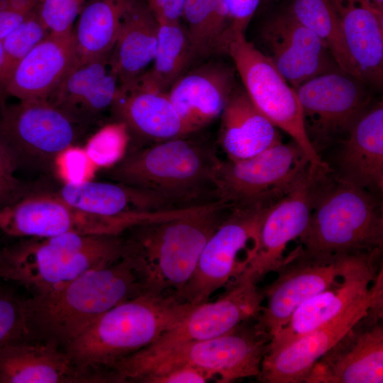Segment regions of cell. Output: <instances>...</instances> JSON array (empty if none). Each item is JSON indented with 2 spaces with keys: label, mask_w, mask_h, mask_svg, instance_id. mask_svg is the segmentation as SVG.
<instances>
[{
  "label": "cell",
  "mask_w": 383,
  "mask_h": 383,
  "mask_svg": "<svg viewBox=\"0 0 383 383\" xmlns=\"http://www.w3.org/2000/svg\"><path fill=\"white\" fill-rule=\"evenodd\" d=\"M286 11L321 40L343 71L362 79L331 0H291Z\"/></svg>",
  "instance_id": "34"
},
{
  "label": "cell",
  "mask_w": 383,
  "mask_h": 383,
  "mask_svg": "<svg viewBox=\"0 0 383 383\" xmlns=\"http://www.w3.org/2000/svg\"><path fill=\"white\" fill-rule=\"evenodd\" d=\"M147 291L138 258L131 251L118 261L90 270L50 291L24 300L35 338L64 348L106 311Z\"/></svg>",
  "instance_id": "2"
},
{
  "label": "cell",
  "mask_w": 383,
  "mask_h": 383,
  "mask_svg": "<svg viewBox=\"0 0 383 383\" xmlns=\"http://www.w3.org/2000/svg\"><path fill=\"white\" fill-rule=\"evenodd\" d=\"M382 250L359 253L333 285L302 303L271 338L267 352L277 350L336 317L370 290L382 270Z\"/></svg>",
  "instance_id": "19"
},
{
  "label": "cell",
  "mask_w": 383,
  "mask_h": 383,
  "mask_svg": "<svg viewBox=\"0 0 383 383\" xmlns=\"http://www.w3.org/2000/svg\"><path fill=\"white\" fill-rule=\"evenodd\" d=\"M312 165L293 140L282 142L248 159L222 160L215 182L219 200L230 207L270 206Z\"/></svg>",
  "instance_id": "10"
},
{
  "label": "cell",
  "mask_w": 383,
  "mask_h": 383,
  "mask_svg": "<svg viewBox=\"0 0 383 383\" xmlns=\"http://www.w3.org/2000/svg\"><path fill=\"white\" fill-rule=\"evenodd\" d=\"M130 136L126 126L116 121L101 128L89 140L87 152L101 150L98 165L115 164L123 155Z\"/></svg>",
  "instance_id": "37"
},
{
  "label": "cell",
  "mask_w": 383,
  "mask_h": 383,
  "mask_svg": "<svg viewBox=\"0 0 383 383\" xmlns=\"http://www.w3.org/2000/svg\"><path fill=\"white\" fill-rule=\"evenodd\" d=\"M379 196L331 170L316 198L309 226L299 238V246L318 257L382 250Z\"/></svg>",
  "instance_id": "7"
},
{
  "label": "cell",
  "mask_w": 383,
  "mask_h": 383,
  "mask_svg": "<svg viewBox=\"0 0 383 383\" xmlns=\"http://www.w3.org/2000/svg\"><path fill=\"white\" fill-rule=\"evenodd\" d=\"M218 143L231 161L253 157L282 142L278 128L234 86L221 114Z\"/></svg>",
  "instance_id": "26"
},
{
  "label": "cell",
  "mask_w": 383,
  "mask_h": 383,
  "mask_svg": "<svg viewBox=\"0 0 383 383\" xmlns=\"http://www.w3.org/2000/svg\"><path fill=\"white\" fill-rule=\"evenodd\" d=\"M18 165L13 152L0 138V210L24 196L23 187L15 174Z\"/></svg>",
  "instance_id": "39"
},
{
  "label": "cell",
  "mask_w": 383,
  "mask_h": 383,
  "mask_svg": "<svg viewBox=\"0 0 383 383\" xmlns=\"http://www.w3.org/2000/svg\"><path fill=\"white\" fill-rule=\"evenodd\" d=\"M383 303L382 270L368 292L345 311L287 345L265 355L258 380L303 383L315 363L375 305Z\"/></svg>",
  "instance_id": "16"
},
{
  "label": "cell",
  "mask_w": 383,
  "mask_h": 383,
  "mask_svg": "<svg viewBox=\"0 0 383 383\" xmlns=\"http://www.w3.org/2000/svg\"><path fill=\"white\" fill-rule=\"evenodd\" d=\"M248 322L213 338L154 351L142 349L113 365L106 372L109 381L142 382L150 375L180 366L200 370L220 383L258 378L270 340Z\"/></svg>",
  "instance_id": "6"
},
{
  "label": "cell",
  "mask_w": 383,
  "mask_h": 383,
  "mask_svg": "<svg viewBox=\"0 0 383 383\" xmlns=\"http://www.w3.org/2000/svg\"><path fill=\"white\" fill-rule=\"evenodd\" d=\"M159 22L144 0H133L126 11L109 62L119 84L133 80L152 64Z\"/></svg>",
  "instance_id": "30"
},
{
  "label": "cell",
  "mask_w": 383,
  "mask_h": 383,
  "mask_svg": "<svg viewBox=\"0 0 383 383\" xmlns=\"http://www.w3.org/2000/svg\"><path fill=\"white\" fill-rule=\"evenodd\" d=\"M213 378L206 372L189 366H180L150 375L143 383H204Z\"/></svg>",
  "instance_id": "41"
},
{
  "label": "cell",
  "mask_w": 383,
  "mask_h": 383,
  "mask_svg": "<svg viewBox=\"0 0 383 383\" xmlns=\"http://www.w3.org/2000/svg\"><path fill=\"white\" fill-rule=\"evenodd\" d=\"M235 69L211 60L184 72L167 94L185 125L198 132L219 117L235 85Z\"/></svg>",
  "instance_id": "23"
},
{
  "label": "cell",
  "mask_w": 383,
  "mask_h": 383,
  "mask_svg": "<svg viewBox=\"0 0 383 383\" xmlns=\"http://www.w3.org/2000/svg\"><path fill=\"white\" fill-rule=\"evenodd\" d=\"M159 23L179 21L186 0H144Z\"/></svg>",
  "instance_id": "42"
},
{
  "label": "cell",
  "mask_w": 383,
  "mask_h": 383,
  "mask_svg": "<svg viewBox=\"0 0 383 383\" xmlns=\"http://www.w3.org/2000/svg\"><path fill=\"white\" fill-rule=\"evenodd\" d=\"M340 143L336 174L380 196L383 189L382 102L371 106Z\"/></svg>",
  "instance_id": "25"
},
{
  "label": "cell",
  "mask_w": 383,
  "mask_h": 383,
  "mask_svg": "<svg viewBox=\"0 0 383 383\" xmlns=\"http://www.w3.org/2000/svg\"><path fill=\"white\" fill-rule=\"evenodd\" d=\"M87 0H38L36 13L52 33H66L73 29L80 10Z\"/></svg>",
  "instance_id": "38"
},
{
  "label": "cell",
  "mask_w": 383,
  "mask_h": 383,
  "mask_svg": "<svg viewBox=\"0 0 383 383\" xmlns=\"http://www.w3.org/2000/svg\"><path fill=\"white\" fill-rule=\"evenodd\" d=\"M182 18L186 23L192 62L224 53L233 30L222 0H186Z\"/></svg>",
  "instance_id": "33"
},
{
  "label": "cell",
  "mask_w": 383,
  "mask_h": 383,
  "mask_svg": "<svg viewBox=\"0 0 383 383\" xmlns=\"http://www.w3.org/2000/svg\"><path fill=\"white\" fill-rule=\"evenodd\" d=\"M50 194L80 211L102 216L172 211L154 195L116 182H68Z\"/></svg>",
  "instance_id": "29"
},
{
  "label": "cell",
  "mask_w": 383,
  "mask_h": 383,
  "mask_svg": "<svg viewBox=\"0 0 383 383\" xmlns=\"http://www.w3.org/2000/svg\"><path fill=\"white\" fill-rule=\"evenodd\" d=\"M110 54L77 62L47 101L84 127L94 123L111 109L119 87Z\"/></svg>",
  "instance_id": "22"
},
{
  "label": "cell",
  "mask_w": 383,
  "mask_h": 383,
  "mask_svg": "<svg viewBox=\"0 0 383 383\" xmlns=\"http://www.w3.org/2000/svg\"><path fill=\"white\" fill-rule=\"evenodd\" d=\"M86 382L65 350L50 340L0 348V383Z\"/></svg>",
  "instance_id": "28"
},
{
  "label": "cell",
  "mask_w": 383,
  "mask_h": 383,
  "mask_svg": "<svg viewBox=\"0 0 383 383\" xmlns=\"http://www.w3.org/2000/svg\"><path fill=\"white\" fill-rule=\"evenodd\" d=\"M196 133L132 148L107 176L154 195L172 210L219 201L215 177L221 159L215 145Z\"/></svg>",
  "instance_id": "1"
},
{
  "label": "cell",
  "mask_w": 383,
  "mask_h": 383,
  "mask_svg": "<svg viewBox=\"0 0 383 383\" xmlns=\"http://www.w3.org/2000/svg\"><path fill=\"white\" fill-rule=\"evenodd\" d=\"M232 30L245 33L262 0H222Z\"/></svg>",
  "instance_id": "40"
},
{
  "label": "cell",
  "mask_w": 383,
  "mask_h": 383,
  "mask_svg": "<svg viewBox=\"0 0 383 383\" xmlns=\"http://www.w3.org/2000/svg\"><path fill=\"white\" fill-rule=\"evenodd\" d=\"M366 84L339 70L316 76L295 89L306 133L318 154L343 141L371 106Z\"/></svg>",
  "instance_id": "11"
},
{
  "label": "cell",
  "mask_w": 383,
  "mask_h": 383,
  "mask_svg": "<svg viewBox=\"0 0 383 383\" xmlns=\"http://www.w3.org/2000/svg\"><path fill=\"white\" fill-rule=\"evenodd\" d=\"M362 79L381 87L383 79V11L370 0H331Z\"/></svg>",
  "instance_id": "27"
},
{
  "label": "cell",
  "mask_w": 383,
  "mask_h": 383,
  "mask_svg": "<svg viewBox=\"0 0 383 383\" xmlns=\"http://www.w3.org/2000/svg\"><path fill=\"white\" fill-rule=\"evenodd\" d=\"M85 128L48 101L1 106L0 138L18 163L50 165L78 140Z\"/></svg>",
  "instance_id": "14"
},
{
  "label": "cell",
  "mask_w": 383,
  "mask_h": 383,
  "mask_svg": "<svg viewBox=\"0 0 383 383\" xmlns=\"http://www.w3.org/2000/svg\"><path fill=\"white\" fill-rule=\"evenodd\" d=\"M214 301L195 304L172 328L144 348L158 350L175 345L213 338L255 318L264 303L262 289L250 279L239 276Z\"/></svg>",
  "instance_id": "18"
},
{
  "label": "cell",
  "mask_w": 383,
  "mask_h": 383,
  "mask_svg": "<svg viewBox=\"0 0 383 383\" xmlns=\"http://www.w3.org/2000/svg\"><path fill=\"white\" fill-rule=\"evenodd\" d=\"M379 9L383 11V0H370Z\"/></svg>",
  "instance_id": "44"
},
{
  "label": "cell",
  "mask_w": 383,
  "mask_h": 383,
  "mask_svg": "<svg viewBox=\"0 0 383 383\" xmlns=\"http://www.w3.org/2000/svg\"><path fill=\"white\" fill-rule=\"evenodd\" d=\"M383 303L374 306L313 366L305 383H382Z\"/></svg>",
  "instance_id": "17"
},
{
  "label": "cell",
  "mask_w": 383,
  "mask_h": 383,
  "mask_svg": "<svg viewBox=\"0 0 383 383\" xmlns=\"http://www.w3.org/2000/svg\"><path fill=\"white\" fill-rule=\"evenodd\" d=\"M259 38L262 52L294 89L316 76L342 70L321 40L287 11L268 19Z\"/></svg>",
  "instance_id": "20"
},
{
  "label": "cell",
  "mask_w": 383,
  "mask_h": 383,
  "mask_svg": "<svg viewBox=\"0 0 383 383\" xmlns=\"http://www.w3.org/2000/svg\"><path fill=\"white\" fill-rule=\"evenodd\" d=\"M3 64V45H2V40H0V74L1 71Z\"/></svg>",
  "instance_id": "45"
},
{
  "label": "cell",
  "mask_w": 383,
  "mask_h": 383,
  "mask_svg": "<svg viewBox=\"0 0 383 383\" xmlns=\"http://www.w3.org/2000/svg\"><path fill=\"white\" fill-rule=\"evenodd\" d=\"M33 12L25 13L0 6V40H4Z\"/></svg>",
  "instance_id": "43"
},
{
  "label": "cell",
  "mask_w": 383,
  "mask_h": 383,
  "mask_svg": "<svg viewBox=\"0 0 383 383\" xmlns=\"http://www.w3.org/2000/svg\"><path fill=\"white\" fill-rule=\"evenodd\" d=\"M192 63L191 47L185 26L180 21L159 23L152 66L133 81L145 89L167 92Z\"/></svg>",
  "instance_id": "32"
},
{
  "label": "cell",
  "mask_w": 383,
  "mask_h": 383,
  "mask_svg": "<svg viewBox=\"0 0 383 383\" xmlns=\"http://www.w3.org/2000/svg\"><path fill=\"white\" fill-rule=\"evenodd\" d=\"M133 0H87L73 27L77 60L87 62L110 54L124 14Z\"/></svg>",
  "instance_id": "31"
},
{
  "label": "cell",
  "mask_w": 383,
  "mask_h": 383,
  "mask_svg": "<svg viewBox=\"0 0 383 383\" xmlns=\"http://www.w3.org/2000/svg\"><path fill=\"white\" fill-rule=\"evenodd\" d=\"M130 250L123 233L30 238L0 250V279L15 282L33 294L44 293L111 265Z\"/></svg>",
  "instance_id": "5"
},
{
  "label": "cell",
  "mask_w": 383,
  "mask_h": 383,
  "mask_svg": "<svg viewBox=\"0 0 383 383\" xmlns=\"http://www.w3.org/2000/svg\"><path fill=\"white\" fill-rule=\"evenodd\" d=\"M77 62L73 29L50 32L17 65L2 98L47 101Z\"/></svg>",
  "instance_id": "24"
},
{
  "label": "cell",
  "mask_w": 383,
  "mask_h": 383,
  "mask_svg": "<svg viewBox=\"0 0 383 383\" xmlns=\"http://www.w3.org/2000/svg\"><path fill=\"white\" fill-rule=\"evenodd\" d=\"M194 305L147 290L106 311L63 349L86 382H104L113 365L153 343Z\"/></svg>",
  "instance_id": "3"
},
{
  "label": "cell",
  "mask_w": 383,
  "mask_h": 383,
  "mask_svg": "<svg viewBox=\"0 0 383 383\" xmlns=\"http://www.w3.org/2000/svg\"><path fill=\"white\" fill-rule=\"evenodd\" d=\"M152 214L102 216L80 211L50 194L25 196L0 210V229L7 234L47 238L64 233L123 234Z\"/></svg>",
  "instance_id": "13"
},
{
  "label": "cell",
  "mask_w": 383,
  "mask_h": 383,
  "mask_svg": "<svg viewBox=\"0 0 383 383\" xmlns=\"http://www.w3.org/2000/svg\"><path fill=\"white\" fill-rule=\"evenodd\" d=\"M269 206L231 209L204 246L194 274L179 297L181 301L192 304L207 301L213 293L228 287L243 272L255 254Z\"/></svg>",
  "instance_id": "9"
},
{
  "label": "cell",
  "mask_w": 383,
  "mask_h": 383,
  "mask_svg": "<svg viewBox=\"0 0 383 383\" xmlns=\"http://www.w3.org/2000/svg\"><path fill=\"white\" fill-rule=\"evenodd\" d=\"M274 1H277V0H262V2L268 3V2H272Z\"/></svg>",
  "instance_id": "46"
},
{
  "label": "cell",
  "mask_w": 383,
  "mask_h": 383,
  "mask_svg": "<svg viewBox=\"0 0 383 383\" xmlns=\"http://www.w3.org/2000/svg\"><path fill=\"white\" fill-rule=\"evenodd\" d=\"M34 338L28 323L24 300L0 288V348Z\"/></svg>",
  "instance_id": "36"
},
{
  "label": "cell",
  "mask_w": 383,
  "mask_h": 383,
  "mask_svg": "<svg viewBox=\"0 0 383 383\" xmlns=\"http://www.w3.org/2000/svg\"><path fill=\"white\" fill-rule=\"evenodd\" d=\"M231 209L219 201L128 229L131 251L142 265L147 290L179 299L194 274L208 240Z\"/></svg>",
  "instance_id": "4"
},
{
  "label": "cell",
  "mask_w": 383,
  "mask_h": 383,
  "mask_svg": "<svg viewBox=\"0 0 383 383\" xmlns=\"http://www.w3.org/2000/svg\"><path fill=\"white\" fill-rule=\"evenodd\" d=\"M329 166L311 165L293 187L267 209L259 232L255 254L243 276L255 283L282 263L287 245L306 231L314 202Z\"/></svg>",
  "instance_id": "15"
},
{
  "label": "cell",
  "mask_w": 383,
  "mask_h": 383,
  "mask_svg": "<svg viewBox=\"0 0 383 383\" xmlns=\"http://www.w3.org/2000/svg\"><path fill=\"white\" fill-rule=\"evenodd\" d=\"M357 254L318 257L298 246L284 256L275 279L262 289L265 303L255 318L256 329L271 340L302 303L335 284Z\"/></svg>",
  "instance_id": "12"
},
{
  "label": "cell",
  "mask_w": 383,
  "mask_h": 383,
  "mask_svg": "<svg viewBox=\"0 0 383 383\" xmlns=\"http://www.w3.org/2000/svg\"><path fill=\"white\" fill-rule=\"evenodd\" d=\"M224 53L232 59L254 105L273 125L292 138L312 165L328 166L307 137L296 90L270 58L250 43L245 33L235 30L229 36Z\"/></svg>",
  "instance_id": "8"
},
{
  "label": "cell",
  "mask_w": 383,
  "mask_h": 383,
  "mask_svg": "<svg viewBox=\"0 0 383 383\" xmlns=\"http://www.w3.org/2000/svg\"><path fill=\"white\" fill-rule=\"evenodd\" d=\"M111 110L116 121L126 126L130 139L136 138L141 143L140 147L193 133L180 118L167 92L143 88L133 80L119 84Z\"/></svg>",
  "instance_id": "21"
},
{
  "label": "cell",
  "mask_w": 383,
  "mask_h": 383,
  "mask_svg": "<svg viewBox=\"0 0 383 383\" xmlns=\"http://www.w3.org/2000/svg\"><path fill=\"white\" fill-rule=\"evenodd\" d=\"M50 31L35 10L4 40L3 64L0 74V98L16 67Z\"/></svg>",
  "instance_id": "35"
}]
</instances>
